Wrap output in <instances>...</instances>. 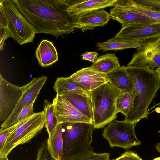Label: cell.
Returning a JSON list of instances; mask_svg holds the SVG:
<instances>
[{"mask_svg":"<svg viewBox=\"0 0 160 160\" xmlns=\"http://www.w3.org/2000/svg\"><path fill=\"white\" fill-rule=\"evenodd\" d=\"M35 33L58 38L75 29L76 16L68 11L71 0H12Z\"/></svg>","mask_w":160,"mask_h":160,"instance_id":"6da1fadb","label":"cell"},{"mask_svg":"<svg viewBox=\"0 0 160 160\" xmlns=\"http://www.w3.org/2000/svg\"><path fill=\"white\" fill-rule=\"evenodd\" d=\"M125 68L133 83L136 96L133 110L123 121L135 125L142 119H148V107L160 89V80L155 70L149 67Z\"/></svg>","mask_w":160,"mask_h":160,"instance_id":"7a4b0ae2","label":"cell"},{"mask_svg":"<svg viewBox=\"0 0 160 160\" xmlns=\"http://www.w3.org/2000/svg\"><path fill=\"white\" fill-rule=\"evenodd\" d=\"M63 160H79L94 154L91 146L96 128L93 123H62Z\"/></svg>","mask_w":160,"mask_h":160,"instance_id":"3957f363","label":"cell"},{"mask_svg":"<svg viewBox=\"0 0 160 160\" xmlns=\"http://www.w3.org/2000/svg\"><path fill=\"white\" fill-rule=\"evenodd\" d=\"M96 129L102 128L117 118L116 101L120 91L109 81L90 92Z\"/></svg>","mask_w":160,"mask_h":160,"instance_id":"277c9868","label":"cell"},{"mask_svg":"<svg viewBox=\"0 0 160 160\" xmlns=\"http://www.w3.org/2000/svg\"><path fill=\"white\" fill-rule=\"evenodd\" d=\"M43 111L35 113L28 118L11 127L12 129L7 136L0 157H8L17 146L30 142L39 133L44 127Z\"/></svg>","mask_w":160,"mask_h":160,"instance_id":"5b68a950","label":"cell"},{"mask_svg":"<svg viewBox=\"0 0 160 160\" xmlns=\"http://www.w3.org/2000/svg\"><path fill=\"white\" fill-rule=\"evenodd\" d=\"M12 38L20 45L33 43L36 34L32 26L20 13L12 0H0Z\"/></svg>","mask_w":160,"mask_h":160,"instance_id":"8992f818","label":"cell"},{"mask_svg":"<svg viewBox=\"0 0 160 160\" xmlns=\"http://www.w3.org/2000/svg\"><path fill=\"white\" fill-rule=\"evenodd\" d=\"M135 126L129 122L114 119L104 128L102 136L111 147L128 149L141 144L136 136Z\"/></svg>","mask_w":160,"mask_h":160,"instance_id":"52a82bcc","label":"cell"},{"mask_svg":"<svg viewBox=\"0 0 160 160\" xmlns=\"http://www.w3.org/2000/svg\"><path fill=\"white\" fill-rule=\"evenodd\" d=\"M127 67H160V36L141 42Z\"/></svg>","mask_w":160,"mask_h":160,"instance_id":"ba28073f","label":"cell"},{"mask_svg":"<svg viewBox=\"0 0 160 160\" xmlns=\"http://www.w3.org/2000/svg\"><path fill=\"white\" fill-rule=\"evenodd\" d=\"M45 76L33 78L25 84V88L15 108L7 119L1 126V129L13 126L21 110L37 98L40 90L48 79Z\"/></svg>","mask_w":160,"mask_h":160,"instance_id":"9c48e42d","label":"cell"},{"mask_svg":"<svg viewBox=\"0 0 160 160\" xmlns=\"http://www.w3.org/2000/svg\"><path fill=\"white\" fill-rule=\"evenodd\" d=\"M25 85L12 84L0 74V120H6L15 108L22 96Z\"/></svg>","mask_w":160,"mask_h":160,"instance_id":"30bf717a","label":"cell"},{"mask_svg":"<svg viewBox=\"0 0 160 160\" xmlns=\"http://www.w3.org/2000/svg\"><path fill=\"white\" fill-rule=\"evenodd\" d=\"M109 14L110 18L122 25L158 22L136 11L132 6L131 0H117L113 7L110 9Z\"/></svg>","mask_w":160,"mask_h":160,"instance_id":"8fae6325","label":"cell"},{"mask_svg":"<svg viewBox=\"0 0 160 160\" xmlns=\"http://www.w3.org/2000/svg\"><path fill=\"white\" fill-rule=\"evenodd\" d=\"M53 104L57 124L67 122L93 123L92 120L63 95L56 94L53 99Z\"/></svg>","mask_w":160,"mask_h":160,"instance_id":"7c38bea8","label":"cell"},{"mask_svg":"<svg viewBox=\"0 0 160 160\" xmlns=\"http://www.w3.org/2000/svg\"><path fill=\"white\" fill-rule=\"evenodd\" d=\"M160 36V23H139L122 25L115 37L142 42Z\"/></svg>","mask_w":160,"mask_h":160,"instance_id":"4fadbf2b","label":"cell"},{"mask_svg":"<svg viewBox=\"0 0 160 160\" xmlns=\"http://www.w3.org/2000/svg\"><path fill=\"white\" fill-rule=\"evenodd\" d=\"M69 77L78 85L89 92L108 81L106 74L96 71L90 66L77 71Z\"/></svg>","mask_w":160,"mask_h":160,"instance_id":"5bb4252c","label":"cell"},{"mask_svg":"<svg viewBox=\"0 0 160 160\" xmlns=\"http://www.w3.org/2000/svg\"><path fill=\"white\" fill-rule=\"evenodd\" d=\"M110 19L109 13L104 9L93 11L76 16L75 28L85 31L93 30L97 26L102 27Z\"/></svg>","mask_w":160,"mask_h":160,"instance_id":"9a60e30c","label":"cell"},{"mask_svg":"<svg viewBox=\"0 0 160 160\" xmlns=\"http://www.w3.org/2000/svg\"><path fill=\"white\" fill-rule=\"evenodd\" d=\"M117 0H72L68 11L76 16L113 6Z\"/></svg>","mask_w":160,"mask_h":160,"instance_id":"2e32d148","label":"cell"},{"mask_svg":"<svg viewBox=\"0 0 160 160\" xmlns=\"http://www.w3.org/2000/svg\"><path fill=\"white\" fill-rule=\"evenodd\" d=\"M108 81L121 92H135L134 85L125 66H120L107 74Z\"/></svg>","mask_w":160,"mask_h":160,"instance_id":"e0dca14e","label":"cell"},{"mask_svg":"<svg viewBox=\"0 0 160 160\" xmlns=\"http://www.w3.org/2000/svg\"><path fill=\"white\" fill-rule=\"evenodd\" d=\"M36 57L39 64L45 67L58 60V54L53 43L47 40L42 41L36 50Z\"/></svg>","mask_w":160,"mask_h":160,"instance_id":"ac0fdd59","label":"cell"},{"mask_svg":"<svg viewBox=\"0 0 160 160\" xmlns=\"http://www.w3.org/2000/svg\"><path fill=\"white\" fill-rule=\"evenodd\" d=\"M54 89L57 94L62 95L73 93L90 98V93L73 82L69 77H58L56 79Z\"/></svg>","mask_w":160,"mask_h":160,"instance_id":"d6986e66","label":"cell"},{"mask_svg":"<svg viewBox=\"0 0 160 160\" xmlns=\"http://www.w3.org/2000/svg\"><path fill=\"white\" fill-rule=\"evenodd\" d=\"M49 151L56 160H63L62 123H58L47 140Z\"/></svg>","mask_w":160,"mask_h":160,"instance_id":"ffe728a7","label":"cell"},{"mask_svg":"<svg viewBox=\"0 0 160 160\" xmlns=\"http://www.w3.org/2000/svg\"><path fill=\"white\" fill-rule=\"evenodd\" d=\"M140 44L141 42L139 41L115 36L105 42L97 43L96 46L99 50L117 51L130 48L137 49Z\"/></svg>","mask_w":160,"mask_h":160,"instance_id":"44dd1931","label":"cell"},{"mask_svg":"<svg viewBox=\"0 0 160 160\" xmlns=\"http://www.w3.org/2000/svg\"><path fill=\"white\" fill-rule=\"evenodd\" d=\"M120 66L115 53H107L97 58L91 66L92 69L101 73L107 74Z\"/></svg>","mask_w":160,"mask_h":160,"instance_id":"7402d4cb","label":"cell"},{"mask_svg":"<svg viewBox=\"0 0 160 160\" xmlns=\"http://www.w3.org/2000/svg\"><path fill=\"white\" fill-rule=\"evenodd\" d=\"M77 108L89 118L93 122V113L91 101L80 94L69 93L62 95Z\"/></svg>","mask_w":160,"mask_h":160,"instance_id":"603a6c76","label":"cell"},{"mask_svg":"<svg viewBox=\"0 0 160 160\" xmlns=\"http://www.w3.org/2000/svg\"><path fill=\"white\" fill-rule=\"evenodd\" d=\"M136 96L135 92L131 93L120 92L116 101L117 113L121 112L125 117L130 114L134 109Z\"/></svg>","mask_w":160,"mask_h":160,"instance_id":"cb8c5ba5","label":"cell"},{"mask_svg":"<svg viewBox=\"0 0 160 160\" xmlns=\"http://www.w3.org/2000/svg\"><path fill=\"white\" fill-rule=\"evenodd\" d=\"M44 127L46 128L49 136L54 131L57 123L54 115V106L53 103L46 100L44 101Z\"/></svg>","mask_w":160,"mask_h":160,"instance_id":"d4e9b609","label":"cell"},{"mask_svg":"<svg viewBox=\"0 0 160 160\" xmlns=\"http://www.w3.org/2000/svg\"><path fill=\"white\" fill-rule=\"evenodd\" d=\"M132 5L137 11L143 14L153 20L160 23V10L149 8L140 5L131 0Z\"/></svg>","mask_w":160,"mask_h":160,"instance_id":"484cf974","label":"cell"},{"mask_svg":"<svg viewBox=\"0 0 160 160\" xmlns=\"http://www.w3.org/2000/svg\"><path fill=\"white\" fill-rule=\"evenodd\" d=\"M35 160H56L49 151L46 139L38 147Z\"/></svg>","mask_w":160,"mask_h":160,"instance_id":"4316f807","label":"cell"},{"mask_svg":"<svg viewBox=\"0 0 160 160\" xmlns=\"http://www.w3.org/2000/svg\"><path fill=\"white\" fill-rule=\"evenodd\" d=\"M35 100H33L29 105L24 107L21 110L18 116L14 125L28 118L35 113L33 111V105Z\"/></svg>","mask_w":160,"mask_h":160,"instance_id":"83f0119b","label":"cell"},{"mask_svg":"<svg viewBox=\"0 0 160 160\" xmlns=\"http://www.w3.org/2000/svg\"><path fill=\"white\" fill-rule=\"evenodd\" d=\"M0 50L3 49L5 42L8 38H12V35L7 25H0Z\"/></svg>","mask_w":160,"mask_h":160,"instance_id":"f1b7e54d","label":"cell"},{"mask_svg":"<svg viewBox=\"0 0 160 160\" xmlns=\"http://www.w3.org/2000/svg\"><path fill=\"white\" fill-rule=\"evenodd\" d=\"M136 3L151 9L160 10V0H133Z\"/></svg>","mask_w":160,"mask_h":160,"instance_id":"f546056e","label":"cell"},{"mask_svg":"<svg viewBox=\"0 0 160 160\" xmlns=\"http://www.w3.org/2000/svg\"><path fill=\"white\" fill-rule=\"evenodd\" d=\"M141 158L136 153L131 151L125 152L114 160H141Z\"/></svg>","mask_w":160,"mask_h":160,"instance_id":"4dcf8cb0","label":"cell"},{"mask_svg":"<svg viewBox=\"0 0 160 160\" xmlns=\"http://www.w3.org/2000/svg\"><path fill=\"white\" fill-rule=\"evenodd\" d=\"M109 152L96 153L79 160H111Z\"/></svg>","mask_w":160,"mask_h":160,"instance_id":"1f68e13d","label":"cell"},{"mask_svg":"<svg viewBox=\"0 0 160 160\" xmlns=\"http://www.w3.org/2000/svg\"><path fill=\"white\" fill-rule=\"evenodd\" d=\"M98 55V52L87 51L82 54V59L89 61L93 64L95 62Z\"/></svg>","mask_w":160,"mask_h":160,"instance_id":"d6a6232c","label":"cell"},{"mask_svg":"<svg viewBox=\"0 0 160 160\" xmlns=\"http://www.w3.org/2000/svg\"><path fill=\"white\" fill-rule=\"evenodd\" d=\"M11 127L4 129L0 130V151H1L3 147L5 140L11 130Z\"/></svg>","mask_w":160,"mask_h":160,"instance_id":"836d02e7","label":"cell"},{"mask_svg":"<svg viewBox=\"0 0 160 160\" xmlns=\"http://www.w3.org/2000/svg\"><path fill=\"white\" fill-rule=\"evenodd\" d=\"M155 148L160 153V141L156 145Z\"/></svg>","mask_w":160,"mask_h":160,"instance_id":"e575fe53","label":"cell"},{"mask_svg":"<svg viewBox=\"0 0 160 160\" xmlns=\"http://www.w3.org/2000/svg\"><path fill=\"white\" fill-rule=\"evenodd\" d=\"M157 73L158 78L160 80V67L155 70Z\"/></svg>","mask_w":160,"mask_h":160,"instance_id":"d590c367","label":"cell"},{"mask_svg":"<svg viewBox=\"0 0 160 160\" xmlns=\"http://www.w3.org/2000/svg\"><path fill=\"white\" fill-rule=\"evenodd\" d=\"M0 160H9L8 157H0Z\"/></svg>","mask_w":160,"mask_h":160,"instance_id":"8d00e7d4","label":"cell"},{"mask_svg":"<svg viewBox=\"0 0 160 160\" xmlns=\"http://www.w3.org/2000/svg\"><path fill=\"white\" fill-rule=\"evenodd\" d=\"M153 160H160V157H157L153 159Z\"/></svg>","mask_w":160,"mask_h":160,"instance_id":"74e56055","label":"cell"},{"mask_svg":"<svg viewBox=\"0 0 160 160\" xmlns=\"http://www.w3.org/2000/svg\"><path fill=\"white\" fill-rule=\"evenodd\" d=\"M114 160V159H112V160Z\"/></svg>","mask_w":160,"mask_h":160,"instance_id":"f35d334b","label":"cell"},{"mask_svg":"<svg viewBox=\"0 0 160 160\" xmlns=\"http://www.w3.org/2000/svg\"><path fill=\"white\" fill-rule=\"evenodd\" d=\"M141 160H142V159H141Z\"/></svg>","mask_w":160,"mask_h":160,"instance_id":"ab89813d","label":"cell"}]
</instances>
